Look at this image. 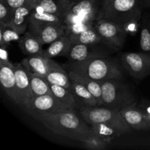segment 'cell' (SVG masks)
Masks as SVG:
<instances>
[{
    "instance_id": "1",
    "label": "cell",
    "mask_w": 150,
    "mask_h": 150,
    "mask_svg": "<svg viewBox=\"0 0 150 150\" xmlns=\"http://www.w3.org/2000/svg\"><path fill=\"white\" fill-rule=\"evenodd\" d=\"M56 134L83 142L92 135V128L75 110L60 113L28 112Z\"/></svg>"
},
{
    "instance_id": "2",
    "label": "cell",
    "mask_w": 150,
    "mask_h": 150,
    "mask_svg": "<svg viewBox=\"0 0 150 150\" xmlns=\"http://www.w3.org/2000/svg\"><path fill=\"white\" fill-rule=\"evenodd\" d=\"M142 15L138 0H104L100 18L113 21L125 28L136 24Z\"/></svg>"
},
{
    "instance_id": "3",
    "label": "cell",
    "mask_w": 150,
    "mask_h": 150,
    "mask_svg": "<svg viewBox=\"0 0 150 150\" xmlns=\"http://www.w3.org/2000/svg\"><path fill=\"white\" fill-rule=\"evenodd\" d=\"M69 70L100 82L122 79L121 72L114 62L98 56L81 62H72Z\"/></svg>"
},
{
    "instance_id": "4",
    "label": "cell",
    "mask_w": 150,
    "mask_h": 150,
    "mask_svg": "<svg viewBox=\"0 0 150 150\" xmlns=\"http://www.w3.org/2000/svg\"><path fill=\"white\" fill-rule=\"evenodd\" d=\"M79 113L83 120L89 125L104 123L122 132L123 134L130 131L131 127L127 124L119 110L109 107H81Z\"/></svg>"
},
{
    "instance_id": "5",
    "label": "cell",
    "mask_w": 150,
    "mask_h": 150,
    "mask_svg": "<svg viewBox=\"0 0 150 150\" xmlns=\"http://www.w3.org/2000/svg\"><path fill=\"white\" fill-rule=\"evenodd\" d=\"M121 79H112L100 81L102 86L103 105L120 111L136 102V98Z\"/></svg>"
},
{
    "instance_id": "6",
    "label": "cell",
    "mask_w": 150,
    "mask_h": 150,
    "mask_svg": "<svg viewBox=\"0 0 150 150\" xmlns=\"http://www.w3.org/2000/svg\"><path fill=\"white\" fill-rule=\"evenodd\" d=\"M94 27L103 42L117 48H121L124 44L127 32L122 25L108 19L100 18Z\"/></svg>"
},
{
    "instance_id": "7",
    "label": "cell",
    "mask_w": 150,
    "mask_h": 150,
    "mask_svg": "<svg viewBox=\"0 0 150 150\" xmlns=\"http://www.w3.org/2000/svg\"><path fill=\"white\" fill-rule=\"evenodd\" d=\"M125 68L130 76L142 79L150 75V54L143 53H125L121 57Z\"/></svg>"
},
{
    "instance_id": "8",
    "label": "cell",
    "mask_w": 150,
    "mask_h": 150,
    "mask_svg": "<svg viewBox=\"0 0 150 150\" xmlns=\"http://www.w3.org/2000/svg\"><path fill=\"white\" fill-rule=\"evenodd\" d=\"M95 13V3L92 0H81L70 2L64 16L65 25L81 22H92Z\"/></svg>"
},
{
    "instance_id": "9",
    "label": "cell",
    "mask_w": 150,
    "mask_h": 150,
    "mask_svg": "<svg viewBox=\"0 0 150 150\" xmlns=\"http://www.w3.org/2000/svg\"><path fill=\"white\" fill-rule=\"evenodd\" d=\"M13 64L16 74V88L18 95L19 105L26 110L34 98L31 89L29 70L22 63H16Z\"/></svg>"
},
{
    "instance_id": "10",
    "label": "cell",
    "mask_w": 150,
    "mask_h": 150,
    "mask_svg": "<svg viewBox=\"0 0 150 150\" xmlns=\"http://www.w3.org/2000/svg\"><path fill=\"white\" fill-rule=\"evenodd\" d=\"M72 110L58 100L54 95H44L34 97L26 111L27 112L60 113Z\"/></svg>"
},
{
    "instance_id": "11",
    "label": "cell",
    "mask_w": 150,
    "mask_h": 150,
    "mask_svg": "<svg viewBox=\"0 0 150 150\" xmlns=\"http://www.w3.org/2000/svg\"><path fill=\"white\" fill-rule=\"evenodd\" d=\"M28 29L38 38L42 45L51 44L66 34L65 24L29 25Z\"/></svg>"
},
{
    "instance_id": "12",
    "label": "cell",
    "mask_w": 150,
    "mask_h": 150,
    "mask_svg": "<svg viewBox=\"0 0 150 150\" xmlns=\"http://www.w3.org/2000/svg\"><path fill=\"white\" fill-rule=\"evenodd\" d=\"M0 82L5 93L12 100L19 105L14 64L11 62H0Z\"/></svg>"
},
{
    "instance_id": "13",
    "label": "cell",
    "mask_w": 150,
    "mask_h": 150,
    "mask_svg": "<svg viewBox=\"0 0 150 150\" xmlns=\"http://www.w3.org/2000/svg\"><path fill=\"white\" fill-rule=\"evenodd\" d=\"M120 114L127 124L135 130H148L150 125L136 103L130 104L120 110Z\"/></svg>"
},
{
    "instance_id": "14",
    "label": "cell",
    "mask_w": 150,
    "mask_h": 150,
    "mask_svg": "<svg viewBox=\"0 0 150 150\" xmlns=\"http://www.w3.org/2000/svg\"><path fill=\"white\" fill-rule=\"evenodd\" d=\"M54 61L43 55L29 56L21 62L22 64L31 73L45 77L51 69Z\"/></svg>"
},
{
    "instance_id": "15",
    "label": "cell",
    "mask_w": 150,
    "mask_h": 150,
    "mask_svg": "<svg viewBox=\"0 0 150 150\" xmlns=\"http://www.w3.org/2000/svg\"><path fill=\"white\" fill-rule=\"evenodd\" d=\"M70 81L71 86L70 91L74 95L78 104H80L82 107L98 106V103L96 98L84 85L75 80L70 79Z\"/></svg>"
},
{
    "instance_id": "16",
    "label": "cell",
    "mask_w": 150,
    "mask_h": 150,
    "mask_svg": "<svg viewBox=\"0 0 150 150\" xmlns=\"http://www.w3.org/2000/svg\"><path fill=\"white\" fill-rule=\"evenodd\" d=\"M68 75L71 80H75L84 85L89 89V92L96 98L98 103V106H102V86H101L100 82L94 80V79H89L86 76L79 74V73H76L74 71H71V70L69 71Z\"/></svg>"
},
{
    "instance_id": "17",
    "label": "cell",
    "mask_w": 150,
    "mask_h": 150,
    "mask_svg": "<svg viewBox=\"0 0 150 150\" xmlns=\"http://www.w3.org/2000/svg\"><path fill=\"white\" fill-rule=\"evenodd\" d=\"M22 52L28 56L42 55V44L35 35L29 31L26 32L18 41Z\"/></svg>"
},
{
    "instance_id": "18",
    "label": "cell",
    "mask_w": 150,
    "mask_h": 150,
    "mask_svg": "<svg viewBox=\"0 0 150 150\" xmlns=\"http://www.w3.org/2000/svg\"><path fill=\"white\" fill-rule=\"evenodd\" d=\"M33 9L31 7H22L15 10L14 15L9 26L18 32L20 35L26 33L29 24V16Z\"/></svg>"
},
{
    "instance_id": "19",
    "label": "cell",
    "mask_w": 150,
    "mask_h": 150,
    "mask_svg": "<svg viewBox=\"0 0 150 150\" xmlns=\"http://www.w3.org/2000/svg\"><path fill=\"white\" fill-rule=\"evenodd\" d=\"M45 79L50 84L59 85L66 88L68 90L70 89L71 81L68 73L55 62H54L51 65V69L45 76Z\"/></svg>"
},
{
    "instance_id": "20",
    "label": "cell",
    "mask_w": 150,
    "mask_h": 150,
    "mask_svg": "<svg viewBox=\"0 0 150 150\" xmlns=\"http://www.w3.org/2000/svg\"><path fill=\"white\" fill-rule=\"evenodd\" d=\"M64 24V20L62 18L44 11L40 7L37 5L33 9L29 16V25H44V24Z\"/></svg>"
},
{
    "instance_id": "21",
    "label": "cell",
    "mask_w": 150,
    "mask_h": 150,
    "mask_svg": "<svg viewBox=\"0 0 150 150\" xmlns=\"http://www.w3.org/2000/svg\"><path fill=\"white\" fill-rule=\"evenodd\" d=\"M71 44L72 42L69 35L66 33L57 40L51 42L48 48L43 51L42 55L50 59L59 56H64Z\"/></svg>"
},
{
    "instance_id": "22",
    "label": "cell",
    "mask_w": 150,
    "mask_h": 150,
    "mask_svg": "<svg viewBox=\"0 0 150 150\" xmlns=\"http://www.w3.org/2000/svg\"><path fill=\"white\" fill-rule=\"evenodd\" d=\"M70 4L69 0H38L37 5L44 11L56 15L64 20V14Z\"/></svg>"
},
{
    "instance_id": "23",
    "label": "cell",
    "mask_w": 150,
    "mask_h": 150,
    "mask_svg": "<svg viewBox=\"0 0 150 150\" xmlns=\"http://www.w3.org/2000/svg\"><path fill=\"white\" fill-rule=\"evenodd\" d=\"M89 45L80 43H72L64 56L73 62H81L86 61L96 56L91 53Z\"/></svg>"
},
{
    "instance_id": "24",
    "label": "cell",
    "mask_w": 150,
    "mask_h": 150,
    "mask_svg": "<svg viewBox=\"0 0 150 150\" xmlns=\"http://www.w3.org/2000/svg\"><path fill=\"white\" fill-rule=\"evenodd\" d=\"M29 73L30 77L31 89L34 97L44 95H53L50 83L45 77H42L39 75L31 73L30 71H29Z\"/></svg>"
},
{
    "instance_id": "25",
    "label": "cell",
    "mask_w": 150,
    "mask_h": 150,
    "mask_svg": "<svg viewBox=\"0 0 150 150\" xmlns=\"http://www.w3.org/2000/svg\"><path fill=\"white\" fill-rule=\"evenodd\" d=\"M90 127L94 134L105 140L108 143L112 139L123 135L122 132L120 131V130L104 123L92 124L90 125Z\"/></svg>"
},
{
    "instance_id": "26",
    "label": "cell",
    "mask_w": 150,
    "mask_h": 150,
    "mask_svg": "<svg viewBox=\"0 0 150 150\" xmlns=\"http://www.w3.org/2000/svg\"><path fill=\"white\" fill-rule=\"evenodd\" d=\"M52 94L58 100L62 103L71 109L75 110L78 108V103L70 90L59 85L50 84Z\"/></svg>"
},
{
    "instance_id": "27",
    "label": "cell",
    "mask_w": 150,
    "mask_h": 150,
    "mask_svg": "<svg viewBox=\"0 0 150 150\" xmlns=\"http://www.w3.org/2000/svg\"><path fill=\"white\" fill-rule=\"evenodd\" d=\"M69 37L72 43H80L90 45L101 41L100 38L94 26H90L79 34L69 35Z\"/></svg>"
},
{
    "instance_id": "28",
    "label": "cell",
    "mask_w": 150,
    "mask_h": 150,
    "mask_svg": "<svg viewBox=\"0 0 150 150\" xmlns=\"http://www.w3.org/2000/svg\"><path fill=\"white\" fill-rule=\"evenodd\" d=\"M21 35L18 32L8 26L0 25V45L5 47L13 41H19Z\"/></svg>"
},
{
    "instance_id": "29",
    "label": "cell",
    "mask_w": 150,
    "mask_h": 150,
    "mask_svg": "<svg viewBox=\"0 0 150 150\" xmlns=\"http://www.w3.org/2000/svg\"><path fill=\"white\" fill-rule=\"evenodd\" d=\"M14 12L15 10L7 4L5 0H0V25L9 26Z\"/></svg>"
},
{
    "instance_id": "30",
    "label": "cell",
    "mask_w": 150,
    "mask_h": 150,
    "mask_svg": "<svg viewBox=\"0 0 150 150\" xmlns=\"http://www.w3.org/2000/svg\"><path fill=\"white\" fill-rule=\"evenodd\" d=\"M140 46L142 51L150 52V18L143 23L140 35Z\"/></svg>"
},
{
    "instance_id": "31",
    "label": "cell",
    "mask_w": 150,
    "mask_h": 150,
    "mask_svg": "<svg viewBox=\"0 0 150 150\" xmlns=\"http://www.w3.org/2000/svg\"><path fill=\"white\" fill-rule=\"evenodd\" d=\"M86 148L90 149H102L106 147L108 142L98 137L96 135L93 134L88 138L86 141L82 142Z\"/></svg>"
},
{
    "instance_id": "32",
    "label": "cell",
    "mask_w": 150,
    "mask_h": 150,
    "mask_svg": "<svg viewBox=\"0 0 150 150\" xmlns=\"http://www.w3.org/2000/svg\"><path fill=\"white\" fill-rule=\"evenodd\" d=\"M90 26H92V22H81L66 25V33L69 35H76L83 32Z\"/></svg>"
},
{
    "instance_id": "33",
    "label": "cell",
    "mask_w": 150,
    "mask_h": 150,
    "mask_svg": "<svg viewBox=\"0 0 150 150\" xmlns=\"http://www.w3.org/2000/svg\"><path fill=\"white\" fill-rule=\"evenodd\" d=\"M7 4L13 10L22 7L35 9L38 4V0H5Z\"/></svg>"
},
{
    "instance_id": "34",
    "label": "cell",
    "mask_w": 150,
    "mask_h": 150,
    "mask_svg": "<svg viewBox=\"0 0 150 150\" xmlns=\"http://www.w3.org/2000/svg\"><path fill=\"white\" fill-rule=\"evenodd\" d=\"M139 108L143 111L144 114L146 117V120L149 122L150 125V103L149 102H143L139 105Z\"/></svg>"
},
{
    "instance_id": "35",
    "label": "cell",
    "mask_w": 150,
    "mask_h": 150,
    "mask_svg": "<svg viewBox=\"0 0 150 150\" xmlns=\"http://www.w3.org/2000/svg\"><path fill=\"white\" fill-rule=\"evenodd\" d=\"M0 62L9 63L10 62L8 59V54L5 47L0 48Z\"/></svg>"
},
{
    "instance_id": "36",
    "label": "cell",
    "mask_w": 150,
    "mask_h": 150,
    "mask_svg": "<svg viewBox=\"0 0 150 150\" xmlns=\"http://www.w3.org/2000/svg\"><path fill=\"white\" fill-rule=\"evenodd\" d=\"M146 4H147L148 6H150V0H144Z\"/></svg>"
}]
</instances>
